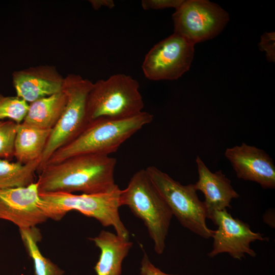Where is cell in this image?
Here are the masks:
<instances>
[{
  "label": "cell",
  "instance_id": "7a4b0ae2",
  "mask_svg": "<svg viewBox=\"0 0 275 275\" xmlns=\"http://www.w3.org/2000/svg\"><path fill=\"white\" fill-rule=\"evenodd\" d=\"M153 118L152 114L143 111L123 119H100L91 121L75 139L54 152L45 166L80 154L109 155L135 132L150 123Z\"/></svg>",
  "mask_w": 275,
  "mask_h": 275
},
{
  "label": "cell",
  "instance_id": "d6986e66",
  "mask_svg": "<svg viewBox=\"0 0 275 275\" xmlns=\"http://www.w3.org/2000/svg\"><path fill=\"white\" fill-rule=\"evenodd\" d=\"M22 241L34 262L35 275H63L64 271L41 253L37 242L41 239L36 227L19 229Z\"/></svg>",
  "mask_w": 275,
  "mask_h": 275
},
{
  "label": "cell",
  "instance_id": "d4e9b609",
  "mask_svg": "<svg viewBox=\"0 0 275 275\" xmlns=\"http://www.w3.org/2000/svg\"><path fill=\"white\" fill-rule=\"evenodd\" d=\"M93 8L98 10L102 7L113 9L115 5L113 0H91L89 1Z\"/></svg>",
  "mask_w": 275,
  "mask_h": 275
},
{
  "label": "cell",
  "instance_id": "7c38bea8",
  "mask_svg": "<svg viewBox=\"0 0 275 275\" xmlns=\"http://www.w3.org/2000/svg\"><path fill=\"white\" fill-rule=\"evenodd\" d=\"M225 157L229 160L238 178L255 182L263 188H274L275 166L264 151L242 143L227 148Z\"/></svg>",
  "mask_w": 275,
  "mask_h": 275
},
{
  "label": "cell",
  "instance_id": "cb8c5ba5",
  "mask_svg": "<svg viewBox=\"0 0 275 275\" xmlns=\"http://www.w3.org/2000/svg\"><path fill=\"white\" fill-rule=\"evenodd\" d=\"M141 275H180L165 273L155 267L150 261L146 253L144 252L141 261Z\"/></svg>",
  "mask_w": 275,
  "mask_h": 275
},
{
  "label": "cell",
  "instance_id": "4fadbf2b",
  "mask_svg": "<svg viewBox=\"0 0 275 275\" xmlns=\"http://www.w3.org/2000/svg\"><path fill=\"white\" fill-rule=\"evenodd\" d=\"M64 79L56 67L48 65L31 67L12 73L16 96L30 103L62 91Z\"/></svg>",
  "mask_w": 275,
  "mask_h": 275
},
{
  "label": "cell",
  "instance_id": "2e32d148",
  "mask_svg": "<svg viewBox=\"0 0 275 275\" xmlns=\"http://www.w3.org/2000/svg\"><path fill=\"white\" fill-rule=\"evenodd\" d=\"M51 130L39 128L23 122L18 124L14 153L17 161L26 163L40 161Z\"/></svg>",
  "mask_w": 275,
  "mask_h": 275
},
{
  "label": "cell",
  "instance_id": "5bb4252c",
  "mask_svg": "<svg viewBox=\"0 0 275 275\" xmlns=\"http://www.w3.org/2000/svg\"><path fill=\"white\" fill-rule=\"evenodd\" d=\"M198 180L194 183L196 189L204 195L203 202L208 218L214 212L231 208V202L239 195L234 189L231 181L222 170L211 172L205 163L197 156L196 159Z\"/></svg>",
  "mask_w": 275,
  "mask_h": 275
},
{
  "label": "cell",
  "instance_id": "ffe728a7",
  "mask_svg": "<svg viewBox=\"0 0 275 275\" xmlns=\"http://www.w3.org/2000/svg\"><path fill=\"white\" fill-rule=\"evenodd\" d=\"M29 104L21 98L4 96L0 94V120L9 119L17 124L24 120Z\"/></svg>",
  "mask_w": 275,
  "mask_h": 275
},
{
  "label": "cell",
  "instance_id": "8fae6325",
  "mask_svg": "<svg viewBox=\"0 0 275 275\" xmlns=\"http://www.w3.org/2000/svg\"><path fill=\"white\" fill-rule=\"evenodd\" d=\"M0 219L12 222L19 229L35 227L48 219L41 208L36 182L0 189Z\"/></svg>",
  "mask_w": 275,
  "mask_h": 275
},
{
  "label": "cell",
  "instance_id": "7402d4cb",
  "mask_svg": "<svg viewBox=\"0 0 275 275\" xmlns=\"http://www.w3.org/2000/svg\"><path fill=\"white\" fill-rule=\"evenodd\" d=\"M275 34L274 32L265 33L261 37L259 47L261 50L266 52L267 59L269 62H274L275 59Z\"/></svg>",
  "mask_w": 275,
  "mask_h": 275
},
{
  "label": "cell",
  "instance_id": "30bf717a",
  "mask_svg": "<svg viewBox=\"0 0 275 275\" xmlns=\"http://www.w3.org/2000/svg\"><path fill=\"white\" fill-rule=\"evenodd\" d=\"M208 218L217 227L212 237V250L207 254L210 258L222 253H227L239 260L246 255L255 257L257 254L251 249V243L268 241V238L262 234L252 231L247 223L233 217L227 209L215 211Z\"/></svg>",
  "mask_w": 275,
  "mask_h": 275
},
{
  "label": "cell",
  "instance_id": "44dd1931",
  "mask_svg": "<svg viewBox=\"0 0 275 275\" xmlns=\"http://www.w3.org/2000/svg\"><path fill=\"white\" fill-rule=\"evenodd\" d=\"M17 125L11 120H0V158L9 160L14 157Z\"/></svg>",
  "mask_w": 275,
  "mask_h": 275
},
{
  "label": "cell",
  "instance_id": "5b68a950",
  "mask_svg": "<svg viewBox=\"0 0 275 275\" xmlns=\"http://www.w3.org/2000/svg\"><path fill=\"white\" fill-rule=\"evenodd\" d=\"M144 102L138 81L124 74L112 75L93 83L89 93V123L97 119L119 120L142 112Z\"/></svg>",
  "mask_w": 275,
  "mask_h": 275
},
{
  "label": "cell",
  "instance_id": "6da1fadb",
  "mask_svg": "<svg viewBox=\"0 0 275 275\" xmlns=\"http://www.w3.org/2000/svg\"><path fill=\"white\" fill-rule=\"evenodd\" d=\"M116 163V159L109 155L85 154L46 165L36 182L39 193L93 194L112 191L119 187L114 179Z\"/></svg>",
  "mask_w": 275,
  "mask_h": 275
},
{
  "label": "cell",
  "instance_id": "e0dca14e",
  "mask_svg": "<svg viewBox=\"0 0 275 275\" xmlns=\"http://www.w3.org/2000/svg\"><path fill=\"white\" fill-rule=\"evenodd\" d=\"M67 101L62 91L34 101L29 104L23 123L44 129H52L60 119Z\"/></svg>",
  "mask_w": 275,
  "mask_h": 275
},
{
  "label": "cell",
  "instance_id": "603a6c76",
  "mask_svg": "<svg viewBox=\"0 0 275 275\" xmlns=\"http://www.w3.org/2000/svg\"><path fill=\"white\" fill-rule=\"evenodd\" d=\"M183 0H142L141 6L145 10H161L173 8L176 9Z\"/></svg>",
  "mask_w": 275,
  "mask_h": 275
},
{
  "label": "cell",
  "instance_id": "8992f818",
  "mask_svg": "<svg viewBox=\"0 0 275 275\" xmlns=\"http://www.w3.org/2000/svg\"><path fill=\"white\" fill-rule=\"evenodd\" d=\"M93 84L77 74H69L64 77L62 91L66 96V103L51 130L41 158L39 173L54 152L75 139L88 124L87 100Z\"/></svg>",
  "mask_w": 275,
  "mask_h": 275
},
{
  "label": "cell",
  "instance_id": "ba28073f",
  "mask_svg": "<svg viewBox=\"0 0 275 275\" xmlns=\"http://www.w3.org/2000/svg\"><path fill=\"white\" fill-rule=\"evenodd\" d=\"M174 33L194 45L218 35L228 22V13L206 0L184 1L172 15Z\"/></svg>",
  "mask_w": 275,
  "mask_h": 275
},
{
  "label": "cell",
  "instance_id": "9a60e30c",
  "mask_svg": "<svg viewBox=\"0 0 275 275\" xmlns=\"http://www.w3.org/2000/svg\"><path fill=\"white\" fill-rule=\"evenodd\" d=\"M89 239L100 250L99 260L94 267L97 275H121L122 262L132 248V242L105 230Z\"/></svg>",
  "mask_w": 275,
  "mask_h": 275
},
{
  "label": "cell",
  "instance_id": "ac0fdd59",
  "mask_svg": "<svg viewBox=\"0 0 275 275\" xmlns=\"http://www.w3.org/2000/svg\"><path fill=\"white\" fill-rule=\"evenodd\" d=\"M39 160L22 163L0 159V189L28 186L34 183Z\"/></svg>",
  "mask_w": 275,
  "mask_h": 275
},
{
  "label": "cell",
  "instance_id": "52a82bcc",
  "mask_svg": "<svg viewBox=\"0 0 275 275\" xmlns=\"http://www.w3.org/2000/svg\"><path fill=\"white\" fill-rule=\"evenodd\" d=\"M145 170L180 224L203 238H212L214 230L207 225V211L194 184L182 185L155 166Z\"/></svg>",
  "mask_w": 275,
  "mask_h": 275
},
{
  "label": "cell",
  "instance_id": "277c9868",
  "mask_svg": "<svg viewBox=\"0 0 275 275\" xmlns=\"http://www.w3.org/2000/svg\"><path fill=\"white\" fill-rule=\"evenodd\" d=\"M121 189L102 193L75 195L67 193H40L41 206L48 218L61 219L66 214L75 210L98 220L104 227L112 226L118 236L129 239V233L119 213Z\"/></svg>",
  "mask_w": 275,
  "mask_h": 275
},
{
  "label": "cell",
  "instance_id": "9c48e42d",
  "mask_svg": "<svg viewBox=\"0 0 275 275\" xmlns=\"http://www.w3.org/2000/svg\"><path fill=\"white\" fill-rule=\"evenodd\" d=\"M195 45L175 33L155 44L145 55L142 68L149 80H175L187 71Z\"/></svg>",
  "mask_w": 275,
  "mask_h": 275
},
{
  "label": "cell",
  "instance_id": "3957f363",
  "mask_svg": "<svg viewBox=\"0 0 275 275\" xmlns=\"http://www.w3.org/2000/svg\"><path fill=\"white\" fill-rule=\"evenodd\" d=\"M120 206H126L142 220L157 254L163 253L173 214L145 169L135 172L127 187L121 190Z\"/></svg>",
  "mask_w": 275,
  "mask_h": 275
}]
</instances>
